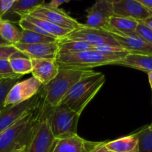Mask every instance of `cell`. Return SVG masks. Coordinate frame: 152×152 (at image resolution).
Instances as JSON below:
<instances>
[{
	"label": "cell",
	"instance_id": "obj_20",
	"mask_svg": "<svg viewBox=\"0 0 152 152\" xmlns=\"http://www.w3.org/2000/svg\"><path fill=\"white\" fill-rule=\"evenodd\" d=\"M22 17L25 18L29 22L37 25V26L42 28L43 31H45L49 35L54 37V38L58 39H62L65 38L69 33L72 31L71 30L65 29V28H62L61 27L57 26V25H54V24L51 23L47 20L39 19V18L34 17L31 15H26V16H22Z\"/></svg>",
	"mask_w": 152,
	"mask_h": 152
},
{
	"label": "cell",
	"instance_id": "obj_15",
	"mask_svg": "<svg viewBox=\"0 0 152 152\" xmlns=\"http://www.w3.org/2000/svg\"><path fill=\"white\" fill-rule=\"evenodd\" d=\"M100 143L86 140L77 134L56 140L53 152H92Z\"/></svg>",
	"mask_w": 152,
	"mask_h": 152
},
{
	"label": "cell",
	"instance_id": "obj_10",
	"mask_svg": "<svg viewBox=\"0 0 152 152\" xmlns=\"http://www.w3.org/2000/svg\"><path fill=\"white\" fill-rule=\"evenodd\" d=\"M42 84L35 77L17 82L7 93L4 100V107L16 105L31 99L39 93Z\"/></svg>",
	"mask_w": 152,
	"mask_h": 152
},
{
	"label": "cell",
	"instance_id": "obj_25",
	"mask_svg": "<svg viewBox=\"0 0 152 152\" xmlns=\"http://www.w3.org/2000/svg\"><path fill=\"white\" fill-rule=\"evenodd\" d=\"M58 39L49 36L42 35L32 31L22 29V37L19 42L24 44H34V43H50L58 41Z\"/></svg>",
	"mask_w": 152,
	"mask_h": 152
},
{
	"label": "cell",
	"instance_id": "obj_39",
	"mask_svg": "<svg viewBox=\"0 0 152 152\" xmlns=\"http://www.w3.org/2000/svg\"><path fill=\"white\" fill-rule=\"evenodd\" d=\"M0 17H3L2 15H1V1H0Z\"/></svg>",
	"mask_w": 152,
	"mask_h": 152
},
{
	"label": "cell",
	"instance_id": "obj_18",
	"mask_svg": "<svg viewBox=\"0 0 152 152\" xmlns=\"http://www.w3.org/2000/svg\"><path fill=\"white\" fill-rule=\"evenodd\" d=\"M114 65H122L149 73L152 71V55L128 53L123 59L116 62Z\"/></svg>",
	"mask_w": 152,
	"mask_h": 152
},
{
	"label": "cell",
	"instance_id": "obj_12",
	"mask_svg": "<svg viewBox=\"0 0 152 152\" xmlns=\"http://www.w3.org/2000/svg\"><path fill=\"white\" fill-rule=\"evenodd\" d=\"M114 15L143 21L152 16V11L136 0H112Z\"/></svg>",
	"mask_w": 152,
	"mask_h": 152
},
{
	"label": "cell",
	"instance_id": "obj_6",
	"mask_svg": "<svg viewBox=\"0 0 152 152\" xmlns=\"http://www.w3.org/2000/svg\"><path fill=\"white\" fill-rule=\"evenodd\" d=\"M50 108L43 102L42 112L36 123L26 152H53L56 139L49 126L48 114Z\"/></svg>",
	"mask_w": 152,
	"mask_h": 152
},
{
	"label": "cell",
	"instance_id": "obj_8",
	"mask_svg": "<svg viewBox=\"0 0 152 152\" xmlns=\"http://www.w3.org/2000/svg\"><path fill=\"white\" fill-rule=\"evenodd\" d=\"M28 15L39 19H45L57 26L71 31L81 28L84 25L71 17L62 9L51 7L48 5V3H44L38 6Z\"/></svg>",
	"mask_w": 152,
	"mask_h": 152
},
{
	"label": "cell",
	"instance_id": "obj_19",
	"mask_svg": "<svg viewBox=\"0 0 152 152\" xmlns=\"http://www.w3.org/2000/svg\"><path fill=\"white\" fill-rule=\"evenodd\" d=\"M105 146L113 152H138L139 141L136 134L105 142Z\"/></svg>",
	"mask_w": 152,
	"mask_h": 152
},
{
	"label": "cell",
	"instance_id": "obj_28",
	"mask_svg": "<svg viewBox=\"0 0 152 152\" xmlns=\"http://www.w3.org/2000/svg\"><path fill=\"white\" fill-rule=\"evenodd\" d=\"M136 33L142 39L152 45V30L144 25L142 22L138 21Z\"/></svg>",
	"mask_w": 152,
	"mask_h": 152
},
{
	"label": "cell",
	"instance_id": "obj_40",
	"mask_svg": "<svg viewBox=\"0 0 152 152\" xmlns=\"http://www.w3.org/2000/svg\"><path fill=\"white\" fill-rule=\"evenodd\" d=\"M148 129H149V130L152 131V123H151V124L150 125V126H148Z\"/></svg>",
	"mask_w": 152,
	"mask_h": 152
},
{
	"label": "cell",
	"instance_id": "obj_17",
	"mask_svg": "<svg viewBox=\"0 0 152 152\" xmlns=\"http://www.w3.org/2000/svg\"><path fill=\"white\" fill-rule=\"evenodd\" d=\"M137 25L138 21L135 19L113 15L104 29L113 34L126 37L137 34Z\"/></svg>",
	"mask_w": 152,
	"mask_h": 152
},
{
	"label": "cell",
	"instance_id": "obj_22",
	"mask_svg": "<svg viewBox=\"0 0 152 152\" xmlns=\"http://www.w3.org/2000/svg\"><path fill=\"white\" fill-rule=\"evenodd\" d=\"M13 73L17 75H25L31 73L32 62L30 58L18 50L8 59Z\"/></svg>",
	"mask_w": 152,
	"mask_h": 152
},
{
	"label": "cell",
	"instance_id": "obj_7",
	"mask_svg": "<svg viewBox=\"0 0 152 152\" xmlns=\"http://www.w3.org/2000/svg\"><path fill=\"white\" fill-rule=\"evenodd\" d=\"M42 99V95L39 91L35 96L25 102L4 107L0 112V133L35 110Z\"/></svg>",
	"mask_w": 152,
	"mask_h": 152
},
{
	"label": "cell",
	"instance_id": "obj_13",
	"mask_svg": "<svg viewBox=\"0 0 152 152\" xmlns=\"http://www.w3.org/2000/svg\"><path fill=\"white\" fill-rule=\"evenodd\" d=\"M18 50L32 59H56L59 53L58 41L50 43H34L24 44L17 42L13 45Z\"/></svg>",
	"mask_w": 152,
	"mask_h": 152
},
{
	"label": "cell",
	"instance_id": "obj_4",
	"mask_svg": "<svg viewBox=\"0 0 152 152\" xmlns=\"http://www.w3.org/2000/svg\"><path fill=\"white\" fill-rule=\"evenodd\" d=\"M127 53L126 51L105 53L91 49L74 53H58L56 61L59 68L89 69L102 65H114L123 59Z\"/></svg>",
	"mask_w": 152,
	"mask_h": 152
},
{
	"label": "cell",
	"instance_id": "obj_37",
	"mask_svg": "<svg viewBox=\"0 0 152 152\" xmlns=\"http://www.w3.org/2000/svg\"><path fill=\"white\" fill-rule=\"evenodd\" d=\"M27 151V146H23L20 148L14 150L13 152H26Z\"/></svg>",
	"mask_w": 152,
	"mask_h": 152
},
{
	"label": "cell",
	"instance_id": "obj_14",
	"mask_svg": "<svg viewBox=\"0 0 152 152\" xmlns=\"http://www.w3.org/2000/svg\"><path fill=\"white\" fill-rule=\"evenodd\" d=\"M33 77L45 86L56 77L59 71V67L56 59H32Z\"/></svg>",
	"mask_w": 152,
	"mask_h": 152
},
{
	"label": "cell",
	"instance_id": "obj_1",
	"mask_svg": "<svg viewBox=\"0 0 152 152\" xmlns=\"http://www.w3.org/2000/svg\"><path fill=\"white\" fill-rule=\"evenodd\" d=\"M42 108L43 98L35 110L0 133V152H13L23 146L28 147Z\"/></svg>",
	"mask_w": 152,
	"mask_h": 152
},
{
	"label": "cell",
	"instance_id": "obj_31",
	"mask_svg": "<svg viewBox=\"0 0 152 152\" xmlns=\"http://www.w3.org/2000/svg\"><path fill=\"white\" fill-rule=\"evenodd\" d=\"M94 50L99 51L105 52V53H114V52H123L125 51L120 46L110 45H100L94 46ZM128 53V52H127Z\"/></svg>",
	"mask_w": 152,
	"mask_h": 152
},
{
	"label": "cell",
	"instance_id": "obj_33",
	"mask_svg": "<svg viewBox=\"0 0 152 152\" xmlns=\"http://www.w3.org/2000/svg\"><path fill=\"white\" fill-rule=\"evenodd\" d=\"M70 1H71V0H50V2L48 3V5L51 6L53 7L59 8L61 4H64V3L69 2Z\"/></svg>",
	"mask_w": 152,
	"mask_h": 152
},
{
	"label": "cell",
	"instance_id": "obj_32",
	"mask_svg": "<svg viewBox=\"0 0 152 152\" xmlns=\"http://www.w3.org/2000/svg\"><path fill=\"white\" fill-rule=\"evenodd\" d=\"M18 0H0L1 1V15L4 16L6 13L10 11V9L12 8L15 3Z\"/></svg>",
	"mask_w": 152,
	"mask_h": 152
},
{
	"label": "cell",
	"instance_id": "obj_3",
	"mask_svg": "<svg viewBox=\"0 0 152 152\" xmlns=\"http://www.w3.org/2000/svg\"><path fill=\"white\" fill-rule=\"evenodd\" d=\"M105 83V75L102 73L94 71L79 80L71 88L61 103L65 104L80 116Z\"/></svg>",
	"mask_w": 152,
	"mask_h": 152
},
{
	"label": "cell",
	"instance_id": "obj_11",
	"mask_svg": "<svg viewBox=\"0 0 152 152\" xmlns=\"http://www.w3.org/2000/svg\"><path fill=\"white\" fill-rule=\"evenodd\" d=\"M86 13L85 25L104 29L114 15L112 0H95L94 4L86 10Z\"/></svg>",
	"mask_w": 152,
	"mask_h": 152
},
{
	"label": "cell",
	"instance_id": "obj_23",
	"mask_svg": "<svg viewBox=\"0 0 152 152\" xmlns=\"http://www.w3.org/2000/svg\"><path fill=\"white\" fill-rule=\"evenodd\" d=\"M59 44V53H74L85 50H91L94 46L89 43L78 40H68L62 39L58 40Z\"/></svg>",
	"mask_w": 152,
	"mask_h": 152
},
{
	"label": "cell",
	"instance_id": "obj_30",
	"mask_svg": "<svg viewBox=\"0 0 152 152\" xmlns=\"http://www.w3.org/2000/svg\"><path fill=\"white\" fill-rule=\"evenodd\" d=\"M18 50L13 45L0 46V59H9Z\"/></svg>",
	"mask_w": 152,
	"mask_h": 152
},
{
	"label": "cell",
	"instance_id": "obj_26",
	"mask_svg": "<svg viewBox=\"0 0 152 152\" xmlns=\"http://www.w3.org/2000/svg\"><path fill=\"white\" fill-rule=\"evenodd\" d=\"M135 134L139 141L138 152H152V131L145 126Z\"/></svg>",
	"mask_w": 152,
	"mask_h": 152
},
{
	"label": "cell",
	"instance_id": "obj_24",
	"mask_svg": "<svg viewBox=\"0 0 152 152\" xmlns=\"http://www.w3.org/2000/svg\"><path fill=\"white\" fill-rule=\"evenodd\" d=\"M44 3L45 0H18L8 13L16 14L22 17L28 15L36 7Z\"/></svg>",
	"mask_w": 152,
	"mask_h": 152
},
{
	"label": "cell",
	"instance_id": "obj_29",
	"mask_svg": "<svg viewBox=\"0 0 152 152\" xmlns=\"http://www.w3.org/2000/svg\"><path fill=\"white\" fill-rule=\"evenodd\" d=\"M20 75L14 74L12 71L8 59H0V80L10 78V77H16Z\"/></svg>",
	"mask_w": 152,
	"mask_h": 152
},
{
	"label": "cell",
	"instance_id": "obj_36",
	"mask_svg": "<svg viewBox=\"0 0 152 152\" xmlns=\"http://www.w3.org/2000/svg\"><path fill=\"white\" fill-rule=\"evenodd\" d=\"M4 45H11V44H10V43L6 42L5 40H4L2 38L0 37V46H4Z\"/></svg>",
	"mask_w": 152,
	"mask_h": 152
},
{
	"label": "cell",
	"instance_id": "obj_27",
	"mask_svg": "<svg viewBox=\"0 0 152 152\" xmlns=\"http://www.w3.org/2000/svg\"><path fill=\"white\" fill-rule=\"evenodd\" d=\"M22 76L0 80V112L4 108V100L10 89L19 82Z\"/></svg>",
	"mask_w": 152,
	"mask_h": 152
},
{
	"label": "cell",
	"instance_id": "obj_34",
	"mask_svg": "<svg viewBox=\"0 0 152 152\" xmlns=\"http://www.w3.org/2000/svg\"><path fill=\"white\" fill-rule=\"evenodd\" d=\"M92 152H113L108 150L106 147L105 146V142H101V143L98 145L96 148H94Z\"/></svg>",
	"mask_w": 152,
	"mask_h": 152
},
{
	"label": "cell",
	"instance_id": "obj_5",
	"mask_svg": "<svg viewBox=\"0 0 152 152\" xmlns=\"http://www.w3.org/2000/svg\"><path fill=\"white\" fill-rule=\"evenodd\" d=\"M80 116L60 103L50 110L48 121L52 134L56 140L71 137L77 134V126Z\"/></svg>",
	"mask_w": 152,
	"mask_h": 152
},
{
	"label": "cell",
	"instance_id": "obj_38",
	"mask_svg": "<svg viewBox=\"0 0 152 152\" xmlns=\"http://www.w3.org/2000/svg\"><path fill=\"white\" fill-rule=\"evenodd\" d=\"M148 80H149L150 86H151V88L152 89V71L148 73Z\"/></svg>",
	"mask_w": 152,
	"mask_h": 152
},
{
	"label": "cell",
	"instance_id": "obj_21",
	"mask_svg": "<svg viewBox=\"0 0 152 152\" xmlns=\"http://www.w3.org/2000/svg\"><path fill=\"white\" fill-rule=\"evenodd\" d=\"M0 37L11 45L19 42L22 37V30H19L10 20L0 17Z\"/></svg>",
	"mask_w": 152,
	"mask_h": 152
},
{
	"label": "cell",
	"instance_id": "obj_16",
	"mask_svg": "<svg viewBox=\"0 0 152 152\" xmlns=\"http://www.w3.org/2000/svg\"><path fill=\"white\" fill-rule=\"evenodd\" d=\"M112 35L119 45L129 53L152 55L151 45L142 39L137 34L126 37L113 34Z\"/></svg>",
	"mask_w": 152,
	"mask_h": 152
},
{
	"label": "cell",
	"instance_id": "obj_2",
	"mask_svg": "<svg viewBox=\"0 0 152 152\" xmlns=\"http://www.w3.org/2000/svg\"><path fill=\"white\" fill-rule=\"evenodd\" d=\"M93 72L90 69L59 68L56 77L40 89L45 105L50 109L59 105L79 80Z\"/></svg>",
	"mask_w": 152,
	"mask_h": 152
},
{
	"label": "cell",
	"instance_id": "obj_9",
	"mask_svg": "<svg viewBox=\"0 0 152 152\" xmlns=\"http://www.w3.org/2000/svg\"><path fill=\"white\" fill-rule=\"evenodd\" d=\"M63 39L68 40L83 41L92 45L93 46L100 45L120 46L113 37L112 34L108 32V31L101 28H91L85 25V24L81 28L71 31Z\"/></svg>",
	"mask_w": 152,
	"mask_h": 152
},
{
	"label": "cell",
	"instance_id": "obj_35",
	"mask_svg": "<svg viewBox=\"0 0 152 152\" xmlns=\"http://www.w3.org/2000/svg\"><path fill=\"white\" fill-rule=\"evenodd\" d=\"M140 22H142L144 25H145L147 27H148L150 29L152 30V16L148 18V19H145V20L143 21H140Z\"/></svg>",
	"mask_w": 152,
	"mask_h": 152
}]
</instances>
